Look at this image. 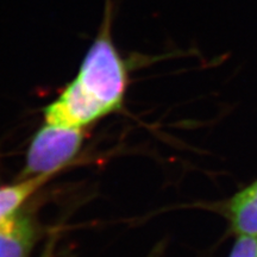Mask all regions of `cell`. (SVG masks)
Instances as JSON below:
<instances>
[{
	"mask_svg": "<svg viewBox=\"0 0 257 257\" xmlns=\"http://www.w3.org/2000/svg\"><path fill=\"white\" fill-rule=\"evenodd\" d=\"M51 175H36L0 187V218L18 211L24 202L43 186Z\"/></svg>",
	"mask_w": 257,
	"mask_h": 257,
	"instance_id": "8992f818",
	"label": "cell"
},
{
	"mask_svg": "<svg viewBox=\"0 0 257 257\" xmlns=\"http://www.w3.org/2000/svg\"><path fill=\"white\" fill-rule=\"evenodd\" d=\"M225 210L236 236H257V180L236 193Z\"/></svg>",
	"mask_w": 257,
	"mask_h": 257,
	"instance_id": "5b68a950",
	"label": "cell"
},
{
	"mask_svg": "<svg viewBox=\"0 0 257 257\" xmlns=\"http://www.w3.org/2000/svg\"><path fill=\"white\" fill-rule=\"evenodd\" d=\"M82 141V128L46 124L32 138L21 178L55 174L76 156Z\"/></svg>",
	"mask_w": 257,
	"mask_h": 257,
	"instance_id": "7a4b0ae2",
	"label": "cell"
},
{
	"mask_svg": "<svg viewBox=\"0 0 257 257\" xmlns=\"http://www.w3.org/2000/svg\"><path fill=\"white\" fill-rule=\"evenodd\" d=\"M54 246H55V237H53V239L47 243L41 257H54Z\"/></svg>",
	"mask_w": 257,
	"mask_h": 257,
	"instance_id": "ba28073f",
	"label": "cell"
},
{
	"mask_svg": "<svg viewBox=\"0 0 257 257\" xmlns=\"http://www.w3.org/2000/svg\"><path fill=\"white\" fill-rule=\"evenodd\" d=\"M229 257H257V236H237Z\"/></svg>",
	"mask_w": 257,
	"mask_h": 257,
	"instance_id": "52a82bcc",
	"label": "cell"
},
{
	"mask_svg": "<svg viewBox=\"0 0 257 257\" xmlns=\"http://www.w3.org/2000/svg\"><path fill=\"white\" fill-rule=\"evenodd\" d=\"M36 239V221L27 212L0 218V257H28Z\"/></svg>",
	"mask_w": 257,
	"mask_h": 257,
	"instance_id": "277c9868",
	"label": "cell"
},
{
	"mask_svg": "<svg viewBox=\"0 0 257 257\" xmlns=\"http://www.w3.org/2000/svg\"><path fill=\"white\" fill-rule=\"evenodd\" d=\"M107 114L104 106L86 94L75 80L44 108L46 124L67 128H83Z\"/></svg>",
	"mask_w": 257,
	"mask_h": 257,
	"instance_id": "3957f363",
	"label": "cell"
},
{
	"mask_svg": "<svg viewBox=\"0 0 257 257\" xmlns=\"http://www.w3.org/2000/svg\"><path fill=\"white\" fill-rule=\"evenodd\" d=\"M114 10V0H106L98 34L74 79L82 91L104 106L108 113L123 106L130 67L112 37Z\"/></svg>",
	"mask_w": 257,
	"mask_h": 257,
	"instance_id": "6da1fadb",
	"label": "cell"
}]
</instances>
